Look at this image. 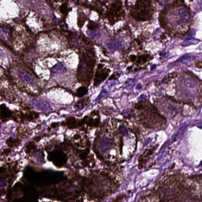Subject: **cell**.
<instances>
[{"label": "cell", "mask_w": 202, "mask_h": 202, "mask_svg": "<svg viewBox=\"0 0 202 202\" xmlns=\"http://www.w3.org/2000/svg\"><path fill=\"white\" fill-rule=\"evenodd\" d=\"M88 29L90 30H94L96 29L97 27H98L97 24H96L94 22H90L88 24Z\"/></svg>", "instance_id": "ba28073f"}, {"label": "cell", "mask_w": 202, "mask_h": 202, "mask_svg": "<svg viewBox=\"0 0 202 202\" xmlns=\"http://www.w3.org/2000/svg\"><path fill=\"white\" fill-rule=\"evenodd\" d=\"M84 126L86 125L91 128H96L99 126L100 123V117L98 111H94L90 115L85 116L82 119Z\"/></svg>", "instance_id": "3957f363"}, {"label": "cell", "mask_w": 202, "mask_h": 202, "mask_svg": "<svg viewBox=\"0 0 202 202\" xmlns=\"http://www.w3.org/2000/svg\"><path fill=\"white\" fill-rule=\"evenodd\" d=\"M66 10V6L65 4H63L61 8V11L62 13H64Z\"/></svg>", "instance_id": "30bf717a"}, {"label": "cell", "mask_w": 202, "mask_h": 202, "mask_svg": "<svg viewBox=\"0 0 202 202\" xmlns=\"http://www.w3.org/2000/svg\"><path fill=\"white\" fill-rule=\"evenodd\" d=\"M133 115L136 121L144 128L158 129L166 123L163 116L159 113L154 105L148 101H141L136 104Z\"/></svg>", "instance_id": "6da1fadb"}, {"label": "cell", "mask_w": 202, "mask_h": 202, "mask_svg": "<svg viewBox=\"0 0 202 202\" xmlns=\"http://www.w3.org/2000/svg\"><path fill=\"white\" fill-rule=\"evenodd\" d=\"M88 91V89L87 87L85 86H81L77 89L76 95L79 98L83 97L87 94Z\"/></svg>", "instance_id": "5b68a950"}, {"label": "cell", "mask_w": 202, "mask_h": 202, "mask_svg": "<svg viewBox=\"0 0 202 202\" xmlns=\"http://www.w3.org/2000/svg\"><path fill=\"white\" fill-rule=\"evenodd\" d=\"M151 1H137L131 8V13L133 17L138 21L151 19L154 14V8Z\"/></svg>", "instance_id": "7a4b0ae2"}, {"label": "cell", "mask_w": 202, "mask_h": 202, "mask_svg": "<svg viewBox=\"0 0 202 202\" xmlns=\"http://www.w3.org/2000/svg\"><path fill=\"white\" fill-rule=\"evenodd\" d=\"M58 126H59V123H54L51 125V126L53 128H56V127H57Z\"/></svg>", "instance_id": "8fae6325"}, {"label": "cell", "mask_w": 202, "mask_h": 202, "mask_svg": "<svg viewBox=\"0 0 202 202\" xmlns=\"http://www.w3.org/2000/svg\"><path fill=\"white\" fill-rule=\"evenodd\" d=\"M195 66L197 68H202V62L201 61H198L196 62L195 63Z\"/></svg>", "instance_id": "9c48e42d"}, {"label": "cell", "mask_w": 202, "mask_h": 202, "mask_svg": "<svg viewBox=\"0 0 202 202\" xmlns=\"http://www.w3.org/2000/svg\"><path fill=\"white\" fill-rule=\"evenodd\" d=\"M35 144L32 142H30L26 147V152H29L31 150L35 149Z\"/></svg>", "instance_id": "52a82bcc"}, {"label": "cell", "mask_w": 202, "mask_h": 202, "mask_svg": "<svg viewBox=\"0 0 202 202\" xmlns=\"http://www.w3.org/2000/svg\"><path fill=\"white\" fill-rule=\"evenodd\" d=\"M65 125L69 129L80 128L81 130H84V125L82 119H79L73 117H70L66 119Z\"/></svg>", "instance_id": "277c9868"}, {"label": "cell", "mask_w": 202, "mask_h": 202, "mask_svg": "<svg viewBox=\"0 0 202 202\" xmlns=\"http://www.w3.org/2000/svg\"><path fill=\"white\" fill-rule=\"evenodd\" d=\"M6 143L10 147H16L17 145H18L19 143V140L16 141L12 139L11 138H10L6 140Z\"/></svg>", "instance_id": "8992f818"}]
</instances>
